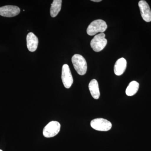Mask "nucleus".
<instances>
[{
	"mask_svg": "<svg viewBox=\"0 0 151 151\" xmlns=\"http://www.w3.org/2000/svg\"><path fill=\"white\" fill-rule=\"evenodd\" d=\"M60 129V124L56 121H52L49 123L45 127L43 135L45 137H53L59 133Z\"/></svg>",
	"mask_w": 151,
	"mask_h": 151,
	"instance_id": "obj_5",
	"label": "nucleus"
},
{
	"mask_svg": "<svg viewBox=\"0 0 151 151\" xmlns=\"http://www.w3.org/2000/svg\"><path fill=\"white\" fill-rule=\"evenodd\" d=\"M62 1L61 0H54L51 4L50 9V15L52 17H56L61 10Z\"/></svg>",
	"mask_w": 151,
	"mask_h": 151,
	"instance_id": "obj_12",
	"label": "nucleus"
},
{
	"mask_svg": "<svg viewBox=\"0 0 151 151\" xmlns=\"http://www.w3.org/2000/svg\"><path fill=\"white\" fill-rule=\"evenodd\" d=\"M139 84L137 81H134L130 82L126 89V93L129 96L134 95L138 92Z\"/></svg>",
	"mask_w": 151,
	"mask_h": 151,
	"instance_id": "obj_13",
	"label": "nucleus"
},
{
	"mask_svg": "<svg viewBox=\"0 0 151 151\" xmlns=\"http://www.w3.org/2000/svg\"><path fill=\"white\" fill-rule=\"evenodd\" d=\"M139 6L140 10L141 16L146 22L151 21V10L148 3L145 1L142 0L139 3Z\"/></svg>",
	"mask_w": 151,
	"mask_h": 151,
	"instance_id": "obj_8",
	"label": "nucleus"
},
{
	"mask_svg": "<svg viewBox=\"0 0 151 151\" xmlns=\"http://www.w3.org/2000/svg\"><path fill=\"white\" fill-rule=\"evenodd\" d=\"M61 78L63 85L65 88H70L73 83V78L70 68L67 64L63 65Z\"/></svg>",
	"mask_w": 151,
	"mask_h": 151,
	"instance_id": "obj_6",
	"label": "nucleus"
},
{
	"mask_svg": "<svg viewBox=\"0 0 151 151\" xmlns=\"http://www.w3.org/2000/svg\"><path fill=\"white\" fill-rule=\"evenodd\" d=\"M105 37V34L102 33L95 35L92 39L90 45L94 51L99 52L105 48L108 42Z\"/></svg>",
	"mask_w": 151,
	"mask_h": 151,
	"instance_id": "obj_3",
	"label": "nucleus"
},
{
	"mask_svg": "<svg viewBox=\"0 0 151 151\" xmlns=\"http://www.w3.org/2000/svg\"><path fill=\"white\" fill-rule=\"evenodd\" d=\"M89 88L92 97L96 100L99 99L100 96V90L98 82L96 79H93L90 81Z\"/></svg>",
	"mask_w": 151,
	"mask_h": 151,
	"instance_id": "obj_11",
	"label": "nucleus"
},
{
	"mask_svg": "<svg viewBox=\"0 0 151 151\" xmlns=\"http://www.w3.org/2000/svg\"><path fill=\"white\" fill-rule=\"evenodd\" d=\"M0 151H3L2 150H0Z\"/></svg>",
	"mask_w": 151,
	"mask_h": 151,
	"instance_id": "obj_15",
	"label": "nucleus"
},
{
	"mask_svg": "<svg viewBox=\"0 0 151 151\" xmlns=\"http://www.w3.org/2000/svg\"><path fill=\"white\" fill-rule=\"evenodd\" d=\"M73 67L80 75H84L87 71V65L85 58L79 54L73 55L71 59Z\"/></svg>",
	"mask_w": 151,
	"mask_h": 151,
	"instance_id": "obj_1",
	"label": "nucleus"
},
{
	"mask_svg": "<svg viewBox=\"0 0 151 151\" xmlns=\"http://www.w3.org/2000/svg\"><path fill=\"white\" fill-rule=\"evenodd\" d=\"M38 39L32 32H29L27 36V43L28 49L29 51L33 52L36 50L38 45Z\"/></svg>",
	"mask_w": 151,
	"mask_h": 151,
	"instance_id": "obj_9",
	"label": "nucleus"
},
{
	"mask_svg": "<svg viewBox=\"0 0 151 151\" xmlns=\"http://www.w3.org/2000/svg\"><path fill=\"white\" fill-rule=\"evenodd\" d=\"M127 66V62L125 58H122L116 61L114 67V71L117 76L122 75L126 70Z\"/></svg>",
	"mask_w": 151,
	"mask_h": 151,
	"instance_id": "obj_10",
	"label": "nucleus"
},
{
	"mask_svg": "<svg viewBox=\"0 0 151 151\" xmlns=\"http://www.w3.org/2000/svg\"><path fill=\"white\" fill-rule=\"evenodd\" d=\"M107 24L103 20H95L89 25L86 32L88 35L93 36L99 32L103 33L107 29Z\"/></svg>",
	"mask_w": 151,
	"mask_h": 151,
	"instance_id": "obj_2",
	"label": "nucleus"
},
{
	"mask_svg": "<svg viewBox=\"0 0 151 151\" xmlns=\"http://www.w3.org/2000/svg\"><path fill=\"white\" fill-rule=\"evenodd\" d=\"M92 1L96 2H99L101 1V0H92Z\"/></svg>",
	"mask_w": 151,
	"mask_h": 151,
	"instance_id": "obj_14",
	"label": "nucleus"
},
{
	"mask_svg": "<svg viewBox=\"0 0 151 151\" xmlns=\"http://www.w3.org/2000/svg\"><path fill=\"white\" fill-rule=\"evenodd\" d=\"M20 12L19 8L17 6L7 5L0 7V15L12 17L16 16Z\"/></svg>",
	"mask_w": 151,
	"mask_h": 151,
	"instance_id": "obj_7",
	"label": "nucleus"
},
{
	"mask_svg": "<svg viewBox=\"0 0 151 151\" xmlns=\"http://www.w3.org/2000/svg\"><path fill=\"white\" fill-rule=\"evenodd\" d=\"M90 125L94 130L101 132L109 131L112 126L111 122L102 118L93 119L91 121Z\"/></svg>",
	"mask_w": 151,
	"mask_h": 151,
	"instance_id": "obj_4",
	"label": "nucleus"
}]
</instances>
